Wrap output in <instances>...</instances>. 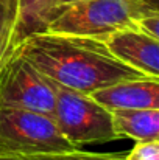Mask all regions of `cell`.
<instances>
[{"instance_id":"obj_1","label":"cell","mask_w":159,"mask_h":160,"mask_svg":"<svg viewBox=\"0 0 159 160\" xmlns=\"http://www.w3.org/2000/svg\"><path fill=\"white\" fill-rule=\"evenodd\" d=\"M16 50L56 86L86 95L144 76L117 61L102 41L92 38L44 31L24 38Z\"/></svg>"},{"instance_id":"obj_2","label":"cell","mask_w":159,"mask_h":160,"mask_svg":"<svg viewBox=\"0 0 159 160\" xmlns=\"http://www.w3.org/2000/svg\"><path fill=\"white\" fill-rule=\"evenodd\" d=\"M158 0H83L58 11L47 31L103 41L145 14L156 12Z\"/></svg>"},{"instance_id":"obj_3","label":"cell","mask_w":159,"mask_h":160,"mask_svg":"<svg viewBox=\"0 0 159 160\" xmlns=\"http://www.w3.org/2000/svg\"><path fill=\"white\" fill-rule=\"evenodd\" d=\"M78 149L59 132L53 117L0 106V154L38 156Z\"/></svg>"},{"instance_id":"obj_4","label":"cell","mask_w":159,"mask_h":160,"mask_svg":"<svg viewBox=\"0 0 159 160\" xmlns=\"http://www.w3.org/2000/svg\"><path fill=\"white\" fill-rule=\"evenodd\" d=\"M53 120L61 135L75 148L117 140L111 112L91 95L55 84Z\"/></svg>"},{"instance_id":"obj_5","label":"cell","mask_w":159,"mask_h":160,"mask_svg":"<svg viewBox=\"0 0 159 160\" xmlns=\"http://www.w3.org/2000/svg\"><path fill=\"white\" fill-rule=\"evenodd\" d=\"M55 100V82L14 50L0 72V106L53 117Z\"/></svg>"},{"instance_id":"obj_6","label":"cell","mask_w":159,"mask_h":160,"mask_svg":"<svg viewBox=\"0 0 159 160\" xmlns=\"http://www.w3.org/2000/svg\"><path fill=\"white\" fill-rule=\"evenodd\" d=\"M117 61L137 73L159 78V39L148 36L137 27L122 28L102 41Z\"/></svg>"},{"instance_id":"obj_7","label":"cell","mask_w":159,"mask_h":160,"mask_svg":"<svg viewBox=\"0 0 159 160\" xmlns=\"http://www.w3.org/2000/svg\"><path fill=\"white\" fill-rule=\"evenodd\" d=\"M91 97L108 110L159 109V78H131L105 86Z\"/></svg>"},{"instance_id":"obj_8","label":"cell","mask_w":159,"mask_h":160,"mask_svg":"<svg viewBox=\"0 0 159 160\" xmlns=\"http://www.w3.org/2000/svg\"><path fill=\"white\" fill-rule=\"evenodd\" d=\"M117 138L133 142L159 140V109L109 110Z\"/></svg>"},{"instance_id":"obj_9","label":"cell","mask_w":159,"mask_h":160,"mask_svg":"<svg viewBox=\"0 0 159 160\" xmlns=\"http://www.w3.org/2000/svg\"><path fill=\"white\" fill-rule=\"evenodd\" d=\"M58 8L55 0H19V12H17V44L36 33L47 31L49 23L58 14Z\"/></svg>"},{"instance_id":"obj_10","label":"cell","mask_w":159,"mask_h":160,"mask_svg":"<svg viewBox=\"0 0 159 160\" xmlns=\"http://www.w3.org/2000/svg\"><path fill=\"white\" fill-rule=\"evenodd\" d=\"M19 0H0V72L17 47Z\"/></svg>"},{"instance_id":"obj_11","label":"cell","mask_w":159,"mask_h":160,"mask_svg":"<svg viewBox=\"0 0 159 160\" xmlns=\"http://www.w3.org/2000/svg\"><path fill=\"white\" fill-rule=\"evenodd\" d=\"M125 154V152H123ZM123 154H108V152H92L83 149H72L67 152L56 154H38V156H25L30 160H122Z\"/></svg>"},{"instance_id":"obj_12","label":"cell","mask_w":159,"mask_h":160,"mask_svg":"<svg viewBox=\"0 0 159 160\" xmlns=\"http://www.w3.org/2000/svg\"><path fill=\"white\" fill-rule=\"evenodd\" d=\"M122 160H159V140L136 142Z\"/></svg>"},{"instance_id":"obj_13","label":"cell","mask_w":159,"mask_h":160,"mask_svg":"<svg viewBox=\"0 0 159 160\" xmlns=\"http://www.w3.org/2000/svg\"><path fill=\"white\" fill-rule=\"evenodd\" d=\"M136 27L147 33L148 36L155 38V39H159V31H158V27H159V11L156 12H150V14H145L142 16L140 19L136 20Z\"/></svg>"},{"instance_id":"obj_14","label":"cell","mask_w":159,"mask_h":160,"mask_svg":"<svg viewBox=\"0 0 159 160\" xmlns=\"http://www.w3.org/2000/svg\"><path fill=\"white\" fill-rule=\"evenodd\" d=\"M0 160H30L25 156H16V154H0Z\"/></svg>"},{"instance_id":"obj_15","label":"cell","mask_w":159,"mask_h":160,"mask_svg":"<svg viewBox=\"0 0 159 160\" xmlns=\"http://www.w3.org/2000/svg\"><path fill=\"white\" fill-rule=\"evenodd\" d=\"M78 2H83V0H55L58 9H61L64 6H69V5H73V3H78Z\"/></svg>"}]
</instances>
